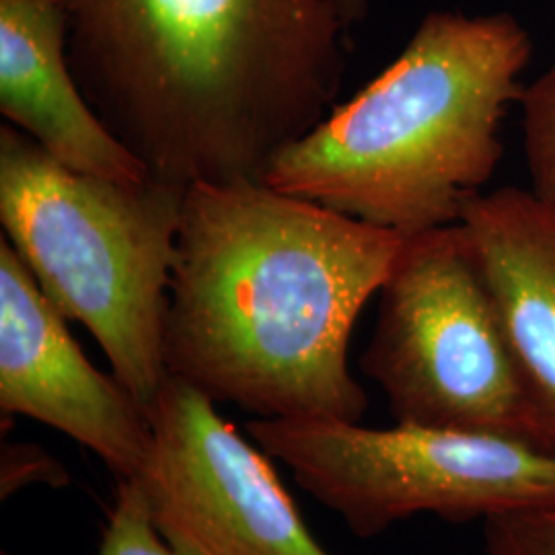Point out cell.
Wrapping results in <instances>:
<instances>
[{
    "mask_svg": "<svg viewBox=\"0 0 555 555\" xmlns=\"http://www.w3.org/2000/svg\"><path fill=\"white\" fill-rule=\"evenodd\" d=\"M403 238L261 181L188 185L169 375L258 417L360 422L369 397L348 344Z\"/></svg>",
    "mask_w": 555,
    "mask_h": 555,
    "instance_id": "6da1fadb",
    "label": "cell"
},
{
    "mask_svg": "<svg viewBox=\"0 0 555 555\" xmlns=\"http://www.w3.org/2000/svg\"><path fill=\"white\" fill-rule=\"evenodd\" d=\"M80 91L151 176L263 181L336 107V0H62Z\"/></svg>",
    "mask_w": 555,
    "mask_h": 555,
    "instance_id": "7a4b0ae2",
    "label": "cell"
},
{
    "mask_svg": "<svg viewBox=\"0 0 555 555\" xmlns=\"http://www.w3.org/2000/svg\"><path fill=\"white\" fill-rule=\"evenodd\" d=\"M533 54L511 13L433 11L354 100L288 144L263 181L403 237L459 224L502 159Z\"/></svg>",
    "mask_w": 555,
    "mask_h": 555,
    "instance_id": "3957f363",
    "label": "cell"
},
{
    "mask_svg": "<svg viewBox=\"0 0 555 555\" xmlns=\"http://www.w3.org/2000/svg\"><path fill=\"white\" fill-rule=\"evenodd\" d=\"M188 188L85 176L15 126L0 128L4 238L68 321L98 339L151 417L169 378L165 323Z\"/></svg>",
    "mask_w": 555,
    "mask_h": 555,
    "instance_id": "277c9868",
    "label": "cell"
},
{
    "mask_svg": "<svg viewBox=\"0 0 555 555\" xmlns=\"http://www.w3.org/2000/svg\"><path fill=\"white\" fill-rule=\"evenodd\" d=\"M378 295L360 366L397 424L555 453L461 222L403 238Z\"/></svg>",
    "mask_w": 555,
    "mask_h": 555,
    "instance_id": "5b68a950",
    "label": "cell"
},
{
    "mask_svg": "<svg viewBox=\"0 0 555 555\" xmlns=\"http://www.w3.org/2000/svg\"><path fill=\"white\" fill-rule=\"evenodd\" d=\"M245 430L360 539L417 515L463 525L555 504V453L511 438L288 417Z\"/></svg>",
    "mask_w": 555,
    "mask_h": 555,
    "instance_id": "8992f818",
    "label": "cell"
},
{
    "mask_svg": "<svg viewBox=\"0 0 555 555\" xmlns=\"http://www.w3.org/2000/svg\"><path fill=\"white\" fill-rule=\"evenodd\" d=\"M137 477L155 529L178 555H332L309 531L270 455L217 401L169 375Z\"/></svg>",
    "mask_w": 555,
    "mask_h": 555,
    "instance_id": "52a82bcc",
    "label": "cell"
},
{
    "mask_svg": "<svg viewBox=\"0 0 555 555\" xmlns=\"http://www.w3.org/2000/svg\"><path fill=\"white\" fill-rule=\"evenodd\" d=\"M68 319L0 238V412L27 416L77 440L121 479H137L153 449V424L116 377L98 371Z\"/></svg>",
    "mask_w": 555,
    "mask_h": 555,
    "instance_id": "ba28073f",
    "label": "cell"
},
{
    "mask_svg": "<svg viewBox=\"0 0 555 555\" xmlns=\"http://www.w3.org/2000/svg\"><path fill=\"white\" fill-rule=\"evenodd\" d=\"M0 112L70 171L114 181L151 176L80 91L62 0H0Z\"/></svg>",
    "mask_w": 555,
    "mask_h": 555,
    "instance_id": "9c48e42d",
    "label": "cell"
},
{
    "mask_svg": "<svg viewBox=\"0 0 555 555\" xmlns=\"http://www.w3.org/2000/svg\"><path fill=\"white\" fill-rule=\"evenodd\" d=\"M461 227L555 447V217L529 190L500 188L472 199Z\"/></svg>",
    "mask_w": 555,
    "mask_h": 555,
    "instance_id": "30bf717a",
    "label": "cell"
},
{
    "mask_svg": "<svg viewBox=\"0 0 555 555\" xmlns=\"http://www.w3.org/2000/svg\"><path fill=\"white\" fill-rule=\"evenodd\" d=\"M522 137L531 194L555 217V60L520 91Z\"/></svg>",
    "mask_w": 555,
    "mask_h": 555,
    "instance_id": "8fae6325",
    "label": "cell"
},
{
    "mask_svg": "<svg viewBox=\"0 0 555 555\" xmlns=\"http://www.w3.org/2000/svg\"><path fill=\"white\" fill-rule=\"evenodd\" d=\"M100 555H178L155 529L149 502L137 479L118 481Z\"/></svg>",
    "mask_w": 555,
    "mask_h": 555,
    "instance_id": "7c38bea8",
    "label": "cell"
},
{
    "mask_svg": "<svg viewBox=\"0 0 555 555\" xmlns=\"http://www.w3.org/2000/svg\"><path fill=\"white\" fill-rule=\"evenodd\" d=\"M488 555H555V504L483 520Z\"/></svg>",
    "mask_w": 555,
    "mask_h": 555,
    "instance_id": "4fadbf2b",
    "label": "cell"
},
{
    "mask_svg": "<svg viewBox=\"0 0 555 555\" xmlns=\"http://www.w3.org/2000/svg\"><path fill=\"white\" fill-rule=\"evenodd\" d=\"M70 483L66 465L36 442L2 438L0 444V500L20 494L29 486L62 490Z\"/></svg>",
    "mask_w": 555,
    "mask_h": 555,
    "instance_id": "5bb4252c",
    "label": "cell"
},
{
    "mask_svg": "<svg viewBox=\"0 0 555 555\" xmlns=\"http://www.w3.org/2000/svg\"><path fill=\"white\" fill-rule=\"evenodd\" d=\"M336 7L346 27L350 29L366 17V13L371 9V0H336Z\"/></svg>",
    "mask_w": 555,
    "mask_h": 555,
    "instance_id": "9a60e30c",
    "label": "cell"
},
{
    "mask_svg": "<svg viewBox=\"0 0 555 555\" xmlns=\"http://www.w3.org/2000/svg\"><path fill=\"white\" fill-rule=\"evenodd\" d=\"M0 555H11V554H9V552H4V550H2V552H0Z\"/></svg>",
    "mask_w": 555,
    "mask_h": 555,
    "instance_id": "2e32d148",
    "label": "cell"
}]
</instances>
